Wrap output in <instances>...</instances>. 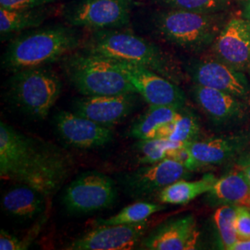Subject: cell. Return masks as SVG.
Instances as JSON below:
<instances>
[{"instance_id": "cell-3", "label": "cell", "mask_w": 250, "mask_h": 250, "mask_svg": "<svg viewBox=\"0 0 250 250\" xmlns=\"http://www.w3.org/2000/svg\"><path fill=\"white\" fill-rule=\"evenodd\" d=\"M80 44L78 34L69 27H45L13 40L3 56V67L15 72L62 60Z\"/></svg>"}, {"instance_id": "cell-20", "label": "cell", "mask_w": 250, "mask_h": 250, "mask_svg": "<svg viewBox=\"0 0 250 250\" xmlns=\"http://www.w3.org/2000/svg\"><path fill=\"white\" fill-rule=\"evenodd\" d=\"M46 197L26 185L9 189L2 197V208L8 214L29 220L40 214L45 208Z\"/></svg>"}, {"instance_id": "cell-22", "label": "cell", "mask_w": 250, "mask_h": 250, "mask_svg": "<svg viewBox=\"0 0 250 250\" xmlns=\"http://www.w3.org/2000/svg\"><path fill=\"white\" fill-rule=\"evenodd\" d=\"M182 108L169 106L149 105V107L137 119L130 130V135L138 140L156 138L163 125L175 121Z\"/></svg>"}, {"instance_id": "cell-2", "label": "cell", "mask_w": 250, "mask_h": 250, "mask_svg": "<svg viewBox=\"0 0 250 250\" xmlns=\"http://www.w3.org/2000/svg\"><path fill=\"white\" fill-rule=\"evenodd\" d=\"M84 49L112 60L142 66L177 84L184 80V72L173 57L131 32L115 29L96 31Z\"/></svg>"}, {"instance_id": "cell-23", "label": "cell", "mask_w": 250, "mask_h": 250, "mask_svg": "<svg viewBox=\"0 0 250 250\" xmlns=\"http://www.w3.org/2000/svg\"><path fill=\"white\" fill-rule=\"evenodd\" d=\"M45 13L39 9H0V33L1 36L36 28L44 21Z\"/></svg>"}, {"instance_id": "cell-13", "label": "cell", "mask_w": 250, "mask_h": 250, "mask_svg": "<svg viewBox=\"0 0 250 250\" xmlns=\"http://www.w3.org/2000/svg\"><path fill=\"white\" fill-rule=\"evenodd\" d=\"M250 145V132L195 140L186 144L190 156L187 168L196 171L208 166L220 165L230 161Z\"/></svg>"}, {"instance_id": "cell-35", "label": "cell", "mask_w": 250, "mask_h": 250, "mask_svg": "<svg viewBox=\"0 0 250 250\" xmlns=\"http://www.w3.org/2000/svg\"><path fill=\"white\" fill-rule=\"evenodd\" d=\"M240 1H246V2H249L250 0H240Z\"/></svg>"}, {"instance_id": "cell-14", "label": "cell", "mask_w": 250, "mask_h": 250, "mask_svg": "<svg viewBox=\"0 0 250 250\" xmlns=\"http://www.w3.org/2000/svg\"><path fill=\"white\" fill-rule=\"evenodd\" d=\"M211 47L217 60L245 72L250 63V21L244 17L229 19Z\"/></svg>"}, {"instance_id": "cell-11", "label": "cell", "mask_w": 250, "mask_h": 250, "mask_svg": "<svg viewBox=\"0 0 250 250\" xmlns=\"http://www.w3.org/2000/svg\"><path fill=\"white\" fill-rule=\"evenodd\" d=\"M191 172L181 162L167 158L125 174L121 182L130 197L142 198L160 193L179 180L188 178Z\"/></svg>"}, {"instance_id": "cell-36", "label": "cell", "mask_w": 250, "mask_h": 250, "mask_svg": "<svg viewBox=\"0 0 250 250\" xmlns=\"http://www.w3.org/2000/svg\"><path fill=\"white\" fill-rule=\"evenodd\" d=\"M249 71H250V67H249Z\"/></svg>"}, {"instance_id": "cell-15", "label": "cell", "mask_w": 250, "mask_h": 250, "mask_svg": "<svg viewBox=\"0 0 250 250\" xmlns=\"http://www.w3.org/2000/svg\"><path fill=\"white\" fill-rule=\"evenodd\" d=\"M55 127L63 141L73 147L89 149L104 146L112 141L109 127L70 111H60L54 117Z\"/></svg>"}, {"instance_id": "cell-18", "label": "cell", "mask_w": 250, "mask_h": 250, "mask_svg": "<svg viewBox=\"0 0 250 250\" xmlns=\"http://www.w3.org/2000/svg\"><path fill=\"white\" fill-rule=\"evenodd\" d=\"M192 95L197 106L216 125H228L246 116L249 103L223 91L194 84Z\"/></svg>"}, {"instance_id": "cell-21", "label": "cell", "mask_w": 250, "mask_h": 250, "mask_svg": "<svg viewBox=\"0 0 250 250\" xmlns=\"http://www.w3.org/2000/svg\"><path fill=\"white\" fill-rule=\"evenodd\" d=\"M216 181L217 178L211 173L205 174L197 181L179 180L161 190L159 193V200L162 204L186 205L197 197L207 194Z\"/></svg>"}, {"instance_id": "cell-16", "label": "cell", "mask_w": 250, "mask_h": 250, "mask_svg": "<svg viewBox=\"0 0 250 250\" xmlns=\"http://www.w3.org/2000/svg\"><path fill=\"white\" fill-rule=\"evenodd\" d=\"M137 93L109 96H92L77 99L73 112L98 124L111 126L122 123L136 107Z\"/></svg>"}, {"instance_id": "cell-30", "label": "cell", "mask_w": 250, "mask_h": 250, "mask_svg": "<svg viewBox=\"0 0 250 250\" xmlns=\"http://www.w3.org/2000/svg\"><path fill=\"white\" fill-rule=\"evenodd\" d=\"M55 0H0L1 9H32L40 8Z\"/></svg>"}, {"instance_id": "cell-31", "label": "cell", "mask_w": 250, "mask_h": 250, "mask_svg": "<svg viewBox=\"0 0 250 250\" xmlns=\"http://www.w3.org/2000/svg\"><path fill=\"white\" fill-rule=\"evenodd\" d=\"M0 250H24L22 240L10 234L7 231L1 230L0 232Z\"/></svg>"}, {"instance_id": "cell-4", "label": "cell", "mask_w": 250, "mask_h": 250, "mask_svg": "<svg viewBox=\"0 0 250 250\" xmlns=\"http://www.w3.org/2000/svg\"><path fill=\"white\" fill-rule=\"evenodd\" d=\"M62 67L72 86L84 97L136 93L113 60L83 49L62 59Z\"/></svg>"}, {"instance_id": "cell-28", "label": "cell", "mask_w": 250, "mask_h": 250, "mask_svg": "<svg viewBox=\"0 0 250 250\" xmlns=\"http://www.w3.org/2000/svg\"><path fill=\"white\" fill-rule=\"evenodd\" d=\"M169 9H182L193 12L218 13L230 8L231 0H152Z\"/></svg>"}, {"instance_id": "cell-5", "label": "cell", "mask_w": 250, "mask_h": 250, "mask_svg": "<svg viewBox=\"0 0 250 250\" xmlns=\"http://www.w3.org/2000/svg\"><path fill=\"white\" fill-rule=\"evenodd\" d=\"M228 20L224 12L168 9L158 12L153 23L164 40L190 52H201L213 45Z\"/></svg>"}, {"instance_id": "cell-27", "label": "cell", "mask_w": 250, "mask_h": 250, "mask_svg": "<svg viewBox=\"0 0 250 250\" xmlns=\"http://www.w3.org/2000/svg\"><path fill=\"white\" fill-rule=\"evenodd\" d=\"M199 134L200 125L197 116L184 107L181 109L178 118L173 122L172 132L168 139L186 145L197 140Z\"/></svg>"}, {"instance_id": "cell-29", "label": "cell", "mask_w": 250, "mask_h": 250, "mask_svg": "<svg viewBox=\"0 0 250 250\" xmlns=\"http://www.w3.org/2000/svg\"><path fill=\"white\" fill-rule=\"evenodd\" d=\"M235 231L239 239L250 238V209L248 206H236Z\"/></svg>"}, {"instance_id": "cell-1", "label": "cell", "mask_w": 250, "mask_h": 250, "mask_svg": "<svg viewBox=\"0 0 250 250\" xmlns=\"http://www.w3.org/2000/svg\"><path fill=\"white\" fill-rule=\"evenodd\" d=\"M71 157L52 144L0 124V176L35 188L45 197L56 192L72 169Z\"/></svg>"}, {"instance_id": "cell-24", "label": "cell", "mask_w": 250, "mask_h": 250, "mask_svg": "<svg viewBox=\"0 0 250 250\" xmlns=\"http://www.w3.org/2000/svg\"><path fill=\"white\" fill-rule=\"evenodd\" d=\"M164 209H166V207L162 204L138 201L134 204L125 207L120 212L109 217L108 219L97 221L95 223V225L99 226V225L139 224L145 221H147L152 215Z\"/></svg>"}, {"instance_id": "cell-9", "label": "cell", "mask_w": 250, "mask_h": 250, "mask_svg": "<svg viewBox=\"0 0 250 250\" xmlns=\"http://www.w3.org/2000/svg\"><path fill=\"white\" fill-rule=\"evenodd\" d=\"M113 61L134 86L135 92L149 105L177 108L186 106L187 96L177 83L142 66L124 61Z\"/></svg>"}, {"instance_id": "cell-25", "label": "cell", "mask_w": 250, "mask_h": 250, "mask_svg": "<svg viewBox=\"0 0 250 250\" xmlns=\"http://www.w3.org/2000/svg\"><path fill=\"white\" fill-rule=\"evenodd\" d=\"M236 206H219L213 215L215 227L224 250H231L239 239L235 231Z\"/></svg>"}, {"instance_id": "cell-10", "label": "cell", "mask_w": 250, "mask_h": 250, "mask_svg": "<svg viewBox=\"0 0 250 250\" xmlns=\"http://www.w3.org/2000/svg\"><path fill=\"white\" fill-rule=\"evenodd\" d=\"M186 71L195 84L220 90L250 103V81L244 72L215 59L194 60Z\"/></svg>"}, {"instance_id": "cell-17", "label": "cell", "mask_w": 250, "mask_h": 250, "mask_svg": "<svg viewBox=\"0 0 250 250\" xmlns=\"http://www.w3.org/2000/svg\"><path fill=\"white\" fill-rule=\"evenodd\" d=\"M199 239L197 221L187 215L158 226L145 236L141 249L150 250H196Z\"/></svg>"}, {"instance_id": "cell-26", "label": "cell", "mask_w": 250, "mask_h": 250, "mask_svg": "<svg viewBox=\"0 0 250 250\" xmlns=\"http://www.w3.org/2000/svg\"><path fill=\"white\" fill-rule=\"evenodd\" d=\"M185 145L172 142L165 138H154L139 140L136 145L137 152L140 154V164H153L167 159L171 150Z\"/></svg>"}, {"instance_id": "cell-34", "label": "cell", "mask_w": 250, "mask_h": 250, "mask_svg": "<svg viewBox=\"0 0 250 250\" xmlns=\"http://www.w3.org/2000/svg\"><path fill=\"white\" fill-rule=\"evenodd\" d=\"M242 15H243L244 18L248 19L249 21H250V1L246 2V5H245L244 9H243Z\"/></svg>"}, {"instance_id": "cell-6", "label": "cell", "mask_w": 250, "mask_h": 250, "mask_svg": "<svg viewBox=\"0 0 250 250\" xmlns=\"http://www.w3.org/2000/svg\"><path fill=\"white\" fill-rule=\"evenodd\" d=\"M62 92V82L52 70L36 67L13 72L8 83L12 103L28 116L45 119Z\"/></svg>"}, {"instance_id": "cell-8", "label": "cell", "mask_w": 250, "mask_h": 250, "mask_svg": "<svg viewBox=\"0 0 250 250\" xmlns=\"http://www.w3.org/2000/svg\"><path fill=\"white\" fill-rule=\"evenodd\" d=\"M66 21L74 27L99 30L119 29L131 18V0H79L64 11Z\"/></svg>"}, {"instance_id": "cell-32", "label": "cell", "mask_w": 250, "mask_h": 250, "mask_svg": "<svg viewBox=\"0 0 250 250\" xmlns=\"http://www.w3.org/2000/svg\"><path fill=\"white\" fill-rule=\"evenodd\" d=\"M231 250H250V239H238Z\"/></svg>"}, {"instance_id": "cell-37", "label": "cell", "mask_w": 250, "mask_h": 250, "mask_svg": "<svg viewBox=\"0 0 250 250\" xmlns=\"http://www.w3.org/2000/svg\"></svg>"}, {"instance_id": "cell-12", "label": "cell", "mask_w": 250, "mask_h": 250, "mask_svg": "<svg viewBox=\"0 0 250 250\" xmlns=\"http://www.w3.org/2000/svg\"><path fill=\"white\" fill-rule=\"evenodd\" d=\"M150 222L139 224L99 225L76 238L65 250H129L140 245Z\"/></svg>"}, {"instance_id": "cell-19", "label": "cell", "mask_w": 250, "mask_h": 250, "mask_svg": "<svg viewBox=\"0 0 250 250\" xmlns=\"http://www.w3.org/2000/svg\"><path fill=\"white\" fill-rule=\"evenodd\" d=\"M207 195L210 205L250 207V183L241 170L232 172L217 179Z\"/></svg>"}, {"instance_id": "cell-7", "label": "cell", "mask_w": 250, "mask_h": 250, "mask_svg": "<svg viewBox=\"0 0 250 250\" xmlns=\"http://www.w3.org/2000/svg\"><path fill=\"white\" fill-rule=\"evenodd\" d=\"M118 193L113 180L98 170L81 173L65 188L63 205L73 214H87L110 208Z\"/></svg>"}, {"instance_id": "cell-33", "label": "cell", "mask_w": 250, "mask_h": 250, "mask_svg": "<svg viewBox=\"0 0 250 250\" xmlns=\"http://www.w3.org/2000/svg\"><path fill=\"white\" fill-rule=\"evenodd\" d=\"M240 170L244 173V175L247 177L250 183V161L244 163L240 167Z\"/></svg>"}]
</instances>
